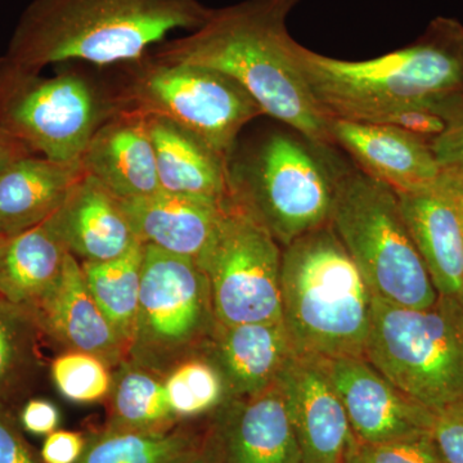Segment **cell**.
Segmentation results:
<instances>
[{"mask_svg":"<svg viewBox=\"0 0 463 463\" xmlns=\"http://www.w3.org/2000/svg\"><path fill=\"white\" fill-rule=\"evenodd\" d=\"M300 0H242L213 8L209 20L182 38L157 45L152 57L190 63L230 75L260 106L263 115L316 145L335 147L327 118L298 69V42L288 20Z\"/></svg>","mask_w":463,"mask_h":463,"instance_id":"obj_1","label":"cell"},{"mask_svg":"<svg viewBox=\"0 0 463 463\" xmlns=\"http://www.w3.org/2000/svg\"><path fill=\"white\" fill-rule=\"evenodd\" d=\"M295 54L317 105L328 118L374 123L390 112L426 109L448 118L463 99V25L438 17L407 47L364 61Z\"/></svg>","mask_w":463,"mask_h":463,"instance_id":"obj_2","label":"cell"},{"mask_svg":"<svg viewBox=\"0 0 463 463\" xmlns=\"http://www.w3.org/2000/svg\"><path fill=\"white\" fill-rule=\"evenodd\" d=\"M200 0H33L18 21L5 60L42 71L53 63H130L176 30L209 20Z\"/></svg>","mask_w":463,"mask_h":463,"instance_id":"obj_3","label":"cell"},{"mask_svg":"<svg viewBox=\"0 0 463 463\" xmlns=\"http://www.w3.org/2000/svg\"><path fill=\"white\" fill-rule=\"evenodd\" d=\"M281 303L295 354L364 356L373 294L331 223L282 249Z\"/></svg>","mask_w":463,"mask_h":463,"instance_id":"obj_4","label":"cell"},{"mask_svg":"<svg viewBox=\"0 0 463 463\" xmlns=\"http://www.w3.org/2000/svg\"><path fill=\"white\" fill-rule=\"evenodd\" d=\"M344 164L336 147L269 130L228 158V197L283 249L331 223Z\"/></svg>","mask_w":463,"mask_h":463,"instance_id":"obj_5","label":"cell"},{"mask_svg":"<svg viewBox=\"0 0 463 463\" xmlns=\"http://www.w3.org/2000/svg\"><path fill=\"white\" fill-rule=\"evenodd\" d=\"M364 358L432 413L463 403V298L405 307L373 298Z\"/></svg>","mask_w":463,"mask_h":463,"instance_id":"obj_6","label":"cell"},{"mask_svg":"<svg viewBox=\"0 0 463 463\" xmlns=\"http://www.w3.org/2000/svg\"><path fill=\"white\" fill-rule=\"evenodd\" d=\"M331 225L373 298L405 307H429L438 300L402 215L397 192L344 164L337 181Z\"/></svg>","mask_w":463,"mask_h":463,"instance_id":"obj_7","label":"cell"},{"mask_svg":"<svg viewBox=\"0 0 463 463\" xmlns=\"http://www.w3.org/2000/svg\"><path fill=\"white\" fill-rule=\"evenodd\" d=\"M124 69L111 90L118 111L176 124L227 160L243 128L263 115L251 94L218 70L161 62L149 53Z\"/></svg>","mask_w":463,"mask_h":463,"instance_id":"obj_8","label":"cell"},{"mask_svg":"<svg viewBox=\"0 0 463 463\" xmlns=\"http://www.w3.org/2000/svg\"><path fill=\"white\" fill-rule=\"evenodd\" d=\"M118 112L111 90L80 72L48 78L0 57V132L33 154L78 163L93 134Z\"/></svg>","mask_w":463,"mask_h":463,"instance_id":"obj_9","label":"cell"},{"mask_svg":"<svg viewBox=\"0 0 463 463\" xmlns=\"http://www.w3.org/2000/svg\"><path fill=\"white\" fill-rule=\"evenodd\" d=\"M215 326L209 283L196 260L145 245L128 361L166 379L176 365L203 355Z\"/></svg>","mask_w":463,"mask_h":463,"instance_id":"obj_10","label":"cell"},{"mask_svg":"<svg viewBox=\"0 0 463 463\" xmlns=\"http://www.w3.org/2000/svg\"><path fill=\"white\" fill-rule=\"evenodd\" d=\"M194 260L209 283L216 322L234 326L282 321V248L230 199Z\"/></svg>","mask_w":463,"mask_h":463,"instance_id":"obj_11","label":"cell"},{"mask_svg":"<svg viewBox=\"0 0 463 463\" xmlns=\"http://www.w3.org/2000/svg\"><path fill=\"white\" fill-rule=\"evenodd\" d=\"M321 359L355 439L385 443L431 435L434 413L404 394L364 356Z\"/></svg>","mask_w":463,"mask_h":463,"instance_id":"obj_12","label":"cell"},{"mask_svg":"<svg viewBox=\"0 0 463 463\" xmlns=\"http://www.w3.org/2000/svg\"><path fill=\"white\" fill-rule=\"evenodd\" d=\"M276 383L303 463H344L354 434L322 359L292 354Z\"/></svg>","mask_w":463,"mask_h":463,"instance_id":"obj_13","label":"cell"},{"mask_svg":"<svg viewBox=\"0 0 463 463\" xmlns=\"http://www.w3.org/2000/svg\"><path fill=\"white\" fill-rule=\"evenodd\" d=\"M43 336L65 352L97 355L111 368L128 359V347L91 297L80 261L67 254L62 273L32 307Z\"/></svg>","mask_w":463,"mask_h":463,"instance_id":"obj_14","label":"cell"},{"mask_svg":"<svg viewBox=\"0 0 463 463\" xmlns=\"http://www.w3.org/2000/svg\"><path fill=\"white\" fill-rule=\"evenodd\" d=\"M332 142L397 194L431 190L441 178L430 145L389 125L330 118Z\"/></svg>","mask_w":463,"mask_h":463,"instance_id":"obj_15","label":"cell"},{"mask_svg":"<svg viewBox=\"0 0 463 463\" xmlns=\"http://www.w3.org/2000/svg\"><path fill=\"white\" fill-rule=\"evenodd\" d=\"M80 165L85 175L118 201L161 190L148 120L136 112L118 111L100 125L81 155Z\"/></svg>","mask_w":463,"mask_h":463,"instance_id":"obj_16","label":"cell"},{"mask_svg":"<svg viewBox=\"0 0 463 463\" xmlns=\"http://www.w3.org/2000/svg\"><path fill=\"white\" fill-rule=\"evenodd\" d=\"M221 463H303L277 383L254 397L219 405Z\"/></svg>","mask_w":463,"mask_h":463,"instance_id":"obj_17","label":"cell"},{"mask_svg":"<svg viewBox=\"0 0 463 463\" xmlns=\"http://www.w3.org/2000/svg\"><path fill=\"white\" fill-rule=\"evenodd\" d=\"M292 354L283 321L234 326L216 322L203 356L221 373L225 399H240L270 388Z\"/></svg>","mask_w":463,"mask_h":463,"instance_id":"obj_18","label":"cell"},{"mask_svg":"<svg viewBox=\"0 0 463 463\" xmlns=\"http://www.w3.org/2000/svg\"><path fill=\"white\" fill-rule=\"evenodd\" d=\"M47 223L80 263L121 257L138 241L118 200L85 174Z\"/></svg>","mask_w":463,"mask_h":463,"instance_id":"obj_19","label":"cell"},{"mask_svg":"<svg viewBox=\"0 0 463 463\" xmlns=\"http://www.w3.org/2000/svg\"><path fill=\"white\" fill-rule=\"evenodd\" d=\"M228 199H201L160 190L118 203L143 245L196 259L223 216Z\"/></svg>","mask_w":463,"mask_h":463,"instance_id":"obj_20","label":"cell"},{"mask_svg":"<svg viewBox=\"0 0 463 463\" xmlns=\"http://www.w3.org/2000/svg\"><path fill=\"white\" fill-rule=\"evenodd\" d=\"M402 215L438 295L463 298V231L440 185L397 194Z\"/></svg>","mask_w":463,"mask_h":463,"instance_id":"obj_21","label":"cell"},{"mask_svg":"<svg viewBox=\"0 0 463 463\" xmlns=\"http://www.w3.org/2000/svg\"><path fill=\"white\" fill-rule=\"evenodd\" d=\"M83 175L80 161L61 163L35 154L0 170V239L48 221Z\"/></svg>","mask_w":463,"mask_h":463,"instance_id":"obj_22","label":"cell"},{"mask_svg":"<svg viewBox=\"0 0 463 463\" xmlns=\"http://www.w3.org/2000/svg\"><path fill=\"white\" fill-rule=\"evenodd\" d=\"M147 120L161 190L201 199H228L227 158L176 124L157 118Z\"/></svg>","mask_w":463,"mask_h":463,"instance_id":"obj_23","label":"cell"},{"mask_svg":"<svg viewBox=\"0 0 463 463\" xmlns=\"http://www.w3.org/2000/svg\"><path fill=\"white\" fill-rule=\"evenodd\" d=\"M69 254L47 223L0 240V298L32 307L62 273Z\"/></svg>","mask_w":463,"mask_h":463,"instance_id":"obj_24","label":"cell"},{"mask_svg":"<svg viewBox=\"0 0 463 463\" xmlns=\"http://www.w3.org/2000/svg\"><path fill=\"white\" fill-rule=\"evenodd\" d=\"M112 374L108 428L165 430L178 417L173 412L165 379L125 359Z\"/></svg>","mask_w":463,"mask_h":463,"instance_id":"obj_25","label":"cell"},{"mask_svg":"<svg viewBox=\"0 0 463 463\" xmlns=\"http://www.w3.org/2000/svg\"><path fill=\"white\" fill-rule=\"evenodd\" d=\"M143 255L145 245L137 241L121 257L80 263L91 297L128 350L138 310Z\"/></svg>","mask_w":463,"mask_h":463,"instance_id":"obj_26","label":"cell"},{"mask_svg":"<svg viewBox=\"0 0 463 463\" xmlns=\"http://www.w3.org/2000/svg\"><path fill=\"white\" fill-rule=\"evenodd\" d=\"M197 453L196 437L174 426L154 431L106 428L87 439L76 463H187Z\"/></svg>","mask_w":463,"mask_h":463,"instance_id":"obj_27","label":"cell"},{"mask_svg":"<svg viewBox=\"0 0 463 463\" xmlns=\"http://www.w3.org/2000/svg\"><path fill=\"white\" fill-rule=\"evenodd\" d=\"M43 337L32 310L0 298V405L7 407L38 373Z\"/></svg>","mask_w":463,"mask_h":463,"instance_id":"obj_28","label":"cell"},{"mask_svg":"<svg viewBox=\"0 0 463 463\" xmlns=\"http://www.w3.org/2000/svg\"><path fill=\"white\" fill-rule=\"evenodd\" d=\"M167 395L178 419L216 410L225 399L221 373L205 356L188 359L167 374Z\"/></svg>","mask_w":463,"mask_h":463,"instance_id":"obj_29","label":"cell"},{"mask_svg":"<svg viewBox=\"0 0 463 463\" xmlns=\"http://www.w3.org/2000/svg\"><path fill=\"white\" fill-rule=\"evenodd\" d=\"M51 373L61 394L76 403L102 401L112 386L111 367L90 353H62L52 364Z\"/></svg>","mask_w":463,"mask_h":463,"instance_id":"obj_30","label":"cell"},{"mask_svg":"<svg viewBox=\"0 0 463 463\" xmlns=\"http://www.w3.org/2000/svg\"><path fill=\"white\" fill-rule=\"evenodd\" d=\"M344 463H446L431 435L407 440L364 443L353 439Z\"/></svg>","mask_w":463,"mask_h":463,"instance_id":"obj_31","label":"cell"},{"mask_svg":"<svg viewBox=\"0 0 463 463\" xmlns=\"http://www.w3.org/2000/svg\"><path fill=\"white\" fill-rule=\"evenodd\" d=\"M447 123L430 147L441 172L463 178V99L448 115Z\"/></svg>","mask_w":463,"mask_h":463,"instance_id":"obj_32","label":"cell"},{"mask_svg":"<svg viewBox=\"0 0 463 463\" xmlns=\"http://www.w3.org/2000/svg\"><path fill=\"white\" fill-rule=\"evenodd\" d=\"M373 124L397 128L402 132L411 134L430 146L447 128V120L444 116L426 109H398V111L383 116Z\"/></svg>","mask_w":463,"mask_h":463,"instance_id":"obj_33","label":"cell"},{"mask_svg":"<svg viewBox=\"0 0 463 463\" xmlns=\"http://www.w3.org/2000/svg\"><path fill=\"white\" fill-rule=\"evenodd\" d=\"M431 437L446 463H463V403L434 413Z\"/></svg>","mask_w":463,"mask_h":463,"instance_id":"obj_34","label":"cell"},{"mask_svg":"<svg viewBox=\"0 0 463 463\" xmlns=\"http://www.w3.org/2000/svg\"><path fill=\"white\" fill-rule=\"evenodd\" d=\"M0 463H44L5 405H0Z\"/></svg>","mask_w":463,"mask_h":463,"instance_id":"obj_35","label":"cell"},{"mask_svg":"<svg viewBox=\"0 0 463 463\" xmlns=\"http://www.w3.org/2000/svg\"><path fill=\"white\" fill-rule=\"evenodd\" d=\"M87 439L79 432L53 431L45 439L42 448L44 463H76L83 455Z\"/></svg>","mask_w":463,"mask_h":463,"instance_id":"obj_36","label":"cell"},{"mask_svg":"<svg viewBox=\"0 0 463 463\" xmlns=\"http://www.w3.org/2000/svg\"><path fill=\"white\" fill-rule=\"evenodd\" d=\"M21 425L33 435H50L56 431L60 423V412L56 405L44 399L27 402L20 416Z\"/></svg>","mask_w":463,"mask_h":463,"instance_id":"obj_37","label":"cell"},{"mask_svg":"<svg viewBox=\"0 0 463 463\" xmlns=\"http://www.w3.org/2000/svg\"><path fill=\"white\" fill-rule=\"evenodd\" d=\"M33 152L23 143L18 142L14 137L0 132V170L5 169L9 164L17 158L32 155Z\"/></svg>","mask_w":463,"mask_h":463,"instance_id":"obj_38","label":"cell"},{"mask_svg":"<svg viewBox=\"0 0 463 463\" xmlns=\"http://www.w3.org/2000/svg\"><path fill=\"white\" fill-rule=\"evenodd\" d=\"M439 185L452 201L463 231V178L452 175V174L443 173L440 181H439Z\"/></svg>","mask_w":463,"mask_h":463,"instance_id":"obj_39","label":"cell"},{"mask_svg":"<svg viewBox=\"0 0 463 463\" xmlns=\"http://www.w3.org/2000/svg\"><path fill=\"white\" fill-rule=\"evenodd\" d=\"M187 463H213V462L210 461L209 457H207L206 455H203V453L199 452V453H197L196 456L192 457L190 461H188Z\"/></svg>","mask_w":463,"mask_h":463,"instance_id":"obj_40","label":"cell"},{"mask_svg":"<svg viewBox=\"0 0 463 463\" xmlns=\"http://www.w3.org/2000/svg\"><path fill=\"white\" fill-rule=\"evenodd\" d=\"M0 240H2V239H0Z\"/></svg>","mask_w":463,"mask_h":463,"instance_id":"obj_41","label":"cell"}]
</instances>
